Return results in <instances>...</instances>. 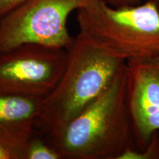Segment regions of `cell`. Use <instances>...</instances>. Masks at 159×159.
I'll list each match as a JSON object with an SVG mask.
<instances>
[{"mask_svg": "<svg viewBox=\"0 0 159 159\" xmlns=\"http://www.w3.org/2000/svg\"><path fill=\"white\" fill-rule=\"evenodd\" d=\"M47 140L62 159H119L136 147L127 66L102 94Z\"/></svg>", "mask_w": 159, "mask_h": 159, "instance_id": "1", "label": "cell"}, {"mask_svg": "<svg viewBox=\"0 0 159 159\" xmlns=\"http://www.w3.org/2000/svg\"><path fill=\"white\" fill-rule=\"evenodd\" d=\"M66 65L56 86L43 99L35 129L47 138L59 133L110 85L127 66L79 32L66 49Z\"/></svg>", "mask_w": 159, "mask_h": 159, "instance_id": "2", "label": "cell"}, {"mask_svg": "<svg viewBox=\"0 0 159 159\" xmlns=\"http://www.w3.org/2000/svg\"><path fill=\"white\" fill-rule=\"evenodd\" d=\"M79 32L109 54L130 61L159 56V8L156 1L113 7L91 0L77 11Z\"/></svg>", "mask_w": 159, "mask_h": 159, "instance_id": "3", "label": "cell"}, {"mask_svg": "<svg viewBox=\"0 0 159 159\" xmlns=\"http://www.w3.org/2000/svg\"><path fill=\"white\" fill-rule=\"evenodd\" d=\"M91 0H25L0 19V52L25 43L67 49V21Z\"/></svg>", "mask_w": 159, "mask_h": 159, "instance_id": "4", "label": "cell"}, {"mask_svg": "<svg viewBox=\"0 0 159 159\" xmlns=\"http://www.w3.org/2000/svg\"><path fill=\"white\" fill-rule=\"evenodd\" d=\"M66 49L25 43L0 52V94L44 99L61 77Z\"/></svg>", "mask_w": 159, "mask_h": 159, "instance_id": "5", "label": "cell"}, {"mask_svg": "<svg viewBox=\"0 0 159 159\" xmlns=\"http://www.w3.org/2000/svg\"><path fill=\"white\" fill-rule=\"evenodd\" d=\"M128 100L137 149L159 131V56L127 63Z\"/></svg>", "mask_w": 159, "mask_h": 159, "instance_id": "6", "label": "cell"}, {"mask_svg": "<svg viewBox=\"0 0 159 159\" xmlns=\"http://www.w3.org/2000/svg\"><path fill=\"white\" fill-rule=\"evenodd\" d=\"M43 99L0 94V138L35 130Z\"/></svg>", "mask_w": 159, "mask_h": 159, "instance_id": "7", "label": "cell"}, {"mask_svg": "<svg viewBox=\"0 0 159 159\" xmlns=\"http://www.w3.org/2000/svg\"><path fill=\"white\" fill-rule=\"evenodd\" d=\"M35 131L0 138V159H26L27 144Z\"/></svg>", "mask_w": 159, "mask_h": 159, "instance_id": "8", "label": "cell"}, {"mask_svg": "<svg viewBox=\"0 0 159 159\" xmlns=\"http://www.w3.org/2000/svg\"><path fill=\"white\" fill-rule=\"evenodd\" d=\"M39 132L33 133L30 139L26 159H62L61 154Z\"/></svg>", "mask_w": 159, "mask_h": 159, "instance_id": "9", "label": "cell"}, {"mask_svg": "<svg viewBox=\"0 0 159 159\" xmlns=\"http://www.w3.org/2000/svg\"><path fill=\"white\" fill-rule=\"evenodd\" d=\"M119 159H159V131L152 135L144 148L137 149L130 147L127 149Z\"/></svg>", "mask_w": 159, "mask_h": 159, "instance_id": "10", "label": "cell"}, {"mask_svg": "<svg viewBox=\"0 0 159 159\" xmlns=\"http://www.w3.org/2000/svg\"><path fill=\"white\" fill-rule=\"evenodd\" d=\"M25 1V0H0V19Z\"/></svg>", "mask_w": 159, "mask_h": 159, "instance_id": "11", "label": "cell"}, {"mask_svg": "<svg viewBox=\"0 0 159 159\" xmlns=\"http://www.w3.org/2000/svg\"><path fill=\"white\" fill-rule=\"evenodd\" d=\"M107 3L113 7H122V6L139 5L147 1H158V0H105Z\"/></svg>", "mask_w": 159, "mask_h": 159, "instance_id": "12", "label": "cell"}, {"mask_svg": "<svg viewBox=\"0 0 159 159\" xmlns=\"http://www.w3.org/2000/svg\"><path fill=\"white\" fill-rule=\"evenodd\" d=\"M156 2H157V5H158V8H159V0H158V1H157Z\"/></svg>", "mask_w": 159, "mask_h": 159, "instance_id": "13", "label": "cell"}]
</instances>
